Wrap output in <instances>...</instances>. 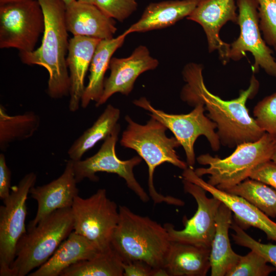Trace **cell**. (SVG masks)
Masks as SVG:
<instances>
[{"mask_svg": "<svg viewBox=\"0 0 276 276\" xmlns=\"http://www.w3.org/2000/svg\"><path fill=\"white\" fill-rule=\"evenodd\" d=\"M202 69V65L194 63L185 66L182 75L186 84L181 93L182 100L192 106L203 103L209 118L217 124V133L223 146L236 147L240 144L259 140L265 132L249 116L246 106L247 100L253 98L259 89V83L254 75L249 87L241 90L237 98L224 100L206 88Z\"/></svg>", "mask_w": 276, "mask_h": 276, "instance_id": "1", "label": "cell"}, {"mask_svg": "<svg viewBox=\"0 0 276 276\" xmlns=\"http://www.w3.org/2000/svg\"><path fill=\"white\" fill-rule=\"evenodd\" d=\"M44 17L41 45L30 52H19L22 62L37 65L48 72L47 93L53 99L70 94V79L66 55L69 40L65 22L66 6L62 0H37Z\"/></svg>", "mask_w": 276, "mask_h": 276, "instance_id": "2", "label": "cell"}, {"mask_svg": "<svg viewBox=\"0 0 276 276\" xmlns=\"http://www.w3.org/2000/svg\"><path fill=\"white\" fill-rule=\"evenodd\" d=\"M119 211L112 248L123 262L141 261L154 268L164 267L171 243L164 226L126 206L120 205Z\"/></svg>", "mask_w": 276, "mask_h": 276, "instance_id": "3", "label": "cell"}, {"mask_svg": "<svg viewBox=\"0 0 276 276\" xmlns=\"http://www.w3.org/2000/svg\"><path fill=\"white\" fill-rule=\"evenodd\" d=\"M128 123L120 141L121 145L135 150L144 159L148 167V190L149 196L154 204L165 202L168 204L182 206L184 202L171 196L158 193L154 186L153 175L155 168L168 163L183 170L187 164L181 160L175 149L180 146L175 137L166 135L167 128L162 123L151 117L145 125L139 124L126 116Z\"/></svg>", "mask_w": 276, "mask_h": 276, "instance_id": "4", "label": "cell"}, {"mask_svg": "<svg viewBox=\"0 0 276 276\" xmlns=\"http://www.w3.org/2000/svg\"><path fill=\"white\" fill-rule=\"evenodd\" d=\"M71 208L57 210L27 229L16 246L9 276H25L43 264L73 231Z\"/></svg>", "mask_w": 276, "mask_h": 276, "instance_id": "5", "label": "cell"}, {"mask_svg": "<svg viewBox=\"0 0 276 276\" xmlns=\"http://www.w3.org/2000/svg\"><path fill=\"white\" fill-rule=\"evenodd\" d=\"M275 145L276 142L265 132L256 142L239 144L224 158L209 153L200 155L197 158L198 163L209 167L197 168L194 172L199 177L209 175V183L225 190L249 178L258 165L271 160Z\"/></svg>", "mask_w": 276, "mask_h": 276, "instance_id": "6", "label": "cell"}, {"mask_svg": "<svg viewBox=\"0 0 276 276\" xmlns=\"http://www.w3.org/2000/svg\"><path fill=\"white\" fill-rule=\"evenodd\" d=\"M73 231L94 242L101 251L111 247L113 233L119 220L117 204L99 189L87 198L77 196L72 206Z\"/></svg>", "mask_w": 276, "mask_h": 276, "instance_id": "7", "label": "cell"}, {"mask_svg": "<svg viewBox=\"0 0 276 276\" xmlns=\"http://www.w3.org/2000/svg\"><path fill=\"white\" fill-rule=\"evenodd\" d=\"M44 29V14L37 0L0 5L1 49L32 52Z\"/></svg>", "mask_w": 276, "mask_h": 276, "instance_id": "8", "label": "cell"}, {"mask_svg": "<svg viewBox=\"0 0 276 276\" xmlns=\"http://www.w3.org/2000/svg\"><path fill=\"white\" fill-rule=\"evenodd\" d=\"M133 103L150 112V116L162 123L174 134L184 149L187 164L192 167L195 163L194 143L200 135H204L209 142L213 151H218L220 142L217 132V124L204 114L203 103L194 105V109L187 114H174L166 113L154 108L145 97L133 101Z\"/></svg>", "mask_w": 276, "mask_h": 276, "instance_id": "9", "label": "cell"}, {"mask_svg": "<svg viewBox=\"0 0 276 276\" xmlns=\"http://www.w3.org/2000/svg\"><path fill=\"white\" fill-rule=\"evenodd\" d=\"M37 176L34 172L26 174L0 206V275L9 276L10 267L15 257L17 244L27 229L26 201L30 190L35 186Z\"/></svg>", "mask_w": 276, "mask_h": 276, "instance_id": "10", "label": "cell"}, {"mask_svg": "<svg viewBox=\"0 0 276 276\" xmlns=\"http://www.w3.org/2000/svg\"><path fill=\"white\" fill-rule=\"evenodd\" d=\"M120 126L117 125L113 131L104 140L99 151L94 155L84 160L73 161L75 177L77 183L85 178L97 181L99 178L96 174L100 172L114 173L123 178L127 187L143 202L150 197L136 180L133 168L140 164L142 158L135 156L126 160L119 159L116 153L115 147L118 140Z\"/></svg>", "mask_w": 276, "mask_h": 276, "instance_id": "11", "label": "cell"}, {"mask_svg": "<svg viewBox=\"0 0 276 276\" xmlns=\"http://www.w3.org/2000/svg\"><path fill=\"white\" fill-rule=\"evenodd\" d=\"M239 13L237 24L240 27L238 38L230 44L229 60L238 61L249 52L254 56V72L259 67L268 75L276 77V61L272 51L262 39L259 27L258 4L256 0H237Z\"/></svg>", "mask_w": 276, "mask_h": 276, "instance_id": "12", "label": "cell"}, {"mask_svg": "<svg viewBox=\"0 0 276 276\" xmlns=\"http://www.w3.org/2000/svg\"><path fill=\"white\" fill-rule=\"evenodd\" d=\"M183 189L191 195L197 204L194 215L183 220L185 228L176 230L170 223L164 225L171 241L193 244L211 249L216 230L217 213L221 202L213 196L208 198L206 191L200 186L182 179Z\"/></svg>", "mask_w": 276, "mask_h": 276, "instance_id": "13", "label": "cell"}, {"mask_svg": "<svg viewBox=\"0 0 276 276\" xmlns=\"http://www.w3.org/2000/svg\"><path fill=\"white\" fill-rule=\"evenodd\" d=\"M158 64V61L150 55L148 49L144 45L136 47L127 57H112L109 66L110 75L104 80L103 93L96 106L105 103L116 93L128 95L137 77L147 71L156 68Z\"/></svg>", "mask_w": 276, "mask_h": 276, "instance_id": "14", "label": "cell"}, {"mask_svg": "<svg viewBox=\"0 0 276 276\" xmlns=\"http://www.w3.org/2000/svg\"><path fill=\"white\" fill-rule=\"evenodd\" d=\"M237 8L235 0H200L187 17L201 25L206 36L209 52L217 50L224 64L229 60L230 44L221 40L219 32L227 22L237 23Z\"/></svg>", "mask_w": 276, "mask_h": 276, "instance_id": "15", "label": "cell"}, {"mask_svg": "<svg viewBox=\"0 0 276 276\" xmlns=\"http://www.w3.org/2000/svg\"><path fill=\"white\" fill-rule=\"evenodd\" d=\"M182 177L220 200L234 213L235 221L242 229L250 226L258 228L265 233L268 239L276 241V223L245 199L210 185L197 176L192 167L183 170Z\"/></svg>", "mask_w": 276, "mask_h": 276, "instance_id": "16", "label": "cell"}, {"mask_svg": "<svg viewBox=\"0 0 276 276\" xmlns=\"http://www.w3.org/2000/svg\"><path fill=\"white\" fill-rule=\"evenodd\" d=\"M77 183L73 161L70 159L59 177L43 186L32 187L29 194L37 201V210L35 217L29 222L27 229L34 227L41 220L57 210L72 208L75 198L78 196Z\"/></svg>", "mask_w": 276, "mask_h": 276, "instance_id": "17", "label": "cell"}, {"mask_svg": "<svg viewBox=\"0 0 276 276\" xmlns=\"http://www.w3.org/2000/svg\"><path fill=\"white\" fill-rule=\"evenodd\" d=\"M65 22L68 32L100 40L113 38L117 28L114 19L96 5L75 0L66 6Z\"/></svg>", "mask_w": 276, "mask_h": 276, "instance_id": "18", "label": "cell"}, {"mask_svg": "<svg viewBox=\"0 0 276 276\" xmlns=\"http://www.w3.org/2000/svg\"><path fill=\"white\" fill-rule=\"evenodd\" d=\"M100 39L74 36L69 40L66 63L70 71L69 110L77 111L85 88V78Z\"/></svg>", "mask_w": 276, "mask_h": 276, "instance_id": "19", "label": "cell"}, {"mask_svg": "<svg viewBox=\"0 0 276 276\" xmlns=\"http://www.w3.org/2000/svg\"><path fill=\"white\" fill-rule=\"evenodd\" d=\"M101 251L93 242L74 231L51 257L29 276H59L66 268L95 257Z\"/></svg>", "mask_w": 276, "mask_h": 276, "instance_id": "20", "label": "cell"}, {"mask_svg": "<svg viewBox=\"0 0 276 276\" xmlns=\"http://www.w3.org/2000/svg\"><path fill=\"white\" fill-rule=\"evenodd\" d=\"M200 0H175L152 3L145 8L140 18L124 32H145L170 27L194 10Z\"/></svg>", "mask_w": 276, "mask_h": 276, "instance_id": "21", "label": "cell"}, {"mask_svg": "<svg viewBox=\"0 0 276 276\" xmlns=\"http://www.w3.org/2000/svg\"><path fill=\"white\" fill-rule=\"evenodd\" d=\"M211 248L171 241L164 268L169 276H205L211 269Z\"/></svg>", "mask_w": 276, "mask_h": 276, "instance_id": "22", "label": "cell"}, {"mask_svg": "<svg viewBox=\"0 0 276 276\" xmlns=\"http://www.w3.org/2000/svg\"><path fill=\"white\" fill-rule=\"evenodd\" d=\"M232 220V211L221 202L216 215V230L210 255L212 276H226L241 257L231 247L228 231Z\"/></svg>", "mask_w": 276, "mask_h": 276, "instance_id": "23", "label": "cell"}, {"mask_svg": "<svg viewBox=\"0 0 276 276\" xmlns=\"http://www.w3.org/2000/svg\"><path fill=\"white\" fill-rule=\"evenodd\" d=\"M127 35L124 32L116 38L99 41L90 64L89 80L81 101L82 108H86L90 101L97 102L100 98L104 89V76L112 56L122 46Z\"/></svg>", "mask_w": 276, "mask_h": 276, "instance_id": "24", "label": "cell"}, {"mask_svg": "<svg viewBox=\"0 0 276 276\" xmlns=\"http://www.w3.org/2000/svg\"><path fill=\"white\" fill-rule=\"evenodd\" d=\"M120 111L111 104L107 106L93 125L86 129L73 144L67 151L70 159H81L83 154L101 140H104L118 124Z\"/></svg>", "mask_w": 276, "mask_h": 276, "instance_id": "25", "label": "cell"}, {"mask_svg": "<svg viewBox=\"0 0 276 276\" xmlns=\"http://www.w3.org/2000/svg\"><path fill=\"white\" fill-rule=\"evenodd\" d=\"M39 116L33 111L11 116L0 106V148L4 150L11 143L31 137L40 125Z\"/></svg>", "mask_w": 276, "mask_h": 276, "instance_id": "26", "label": "cell"}, {"mask_svg": "<svg viewBox=\"0 0 276 276\" xmlns=\"http://www.w3.org/2000/svg\"><path fill=\"white\" fill-rule=\"evenodd\" d=\"M123 262L111 247L92 259L70 266L59 276H123Z\"/></svg>", "mask_w": 276, "mask_h": 276, "instance_id": "27", "label": "cell"}, {"mask_svg": "<svg viewBox=\"0 0 276 276\" xmlns=\"http://www.w3.org/2000/svg\"><path fill=\"white\" fill-rule=\"evenodd\" d=\"M240 196L268 217H276V190L252 179H246L225 190Z\"/></svg>", "mask_w": 276, "mask_h": 276, "instance_id": "28", "label": "cell"}, {"mask_svg": "<svg viewBox=\"0 0 276 276\" xmlns=\"http://www.w3.org/2000/svg\"><path fill=\"white\" fill-rule=\"evenodd\" d=\"M267 263L263 256L251 250L246 255L241 256L226 276H267L276 270Z\"/></svg>", "mask_w": 276, "mask_h": 276, "instance_id": "29", "label": "cell"}, {"mask_svg": "<svg viewBox=\"0 0 276 276\" xmlns=\"http://www.w3.org/2000/svg\"><path fill=\"white\" fill-rule=\"evenodd\" d=\"M253 113L257 125L276 142V93L259 102Z\"/></svg>", "mask_w": 276, "mask_h": 276, "instance_id": "30", "label": "cell"}, {"mask_svg": "<svg viewBox=\"0 0 276 276\" xmlns=\"http://www.w3.org/2000/svg\"><path fill=\"white\" fill-rule=\"evenodd\" d=\"M258 4L259 27L266 43L276 52V0H256Z\"/></svg>", "mask_w": 276, "mask_h": 276, "instance_id": "31", "label": "cell"}, {"mask_svg": "<svg viewBox=\"0 0 276 276\" xmlns=\"http://www.w3.org/2000/svg\"><path fill=\"white\" fill-rule=\"evenodd\" d=\"M231 228L235 232L232 236L237 244L256 251L276 269V245L263 244L256 241L246 234L235 220H232Z\"/></svg>", "mask_w": 276, "mask_h": 276, "instance_id": "32", "label": "cell"}, {"mask_svg": "<svg viewBox=\"0 0 276 276\" xmlns=\"http://www.w3.org/2000/svg\"><path fill=\"white\" fill-rule=\"evenodd\" d=\"M95 5L107 15L120 22L130 16L137 7L136 0H96Z\"/></svg>", "mask_w": 276, "mask_h": 276, "instance_id": "33", "label": "cell"}, {"mask_svg": "<svg viewBox=\"0 0 276 276\" xmlns=\"http://www.w3.org/2000/svg\"><path fill=\"white\" fill-rule=\"evenodd\" d=\"M249 178L269 185L276 190V163L270 160L258 165L252 170Z\"/></svg>", "mask_w": 276, "mask_h": 276, "instance_id": "34", "label": "cell"}, {"mask_svg": "<svg viewBox=\"0 0 276 276\" xmlns=\"http://www.w3.org/2000/svg\"><path fill=\"white\" fill-rule=\"evenodd\" d=\"M123 276H153L154 268L141 261L123 262Z\"/></svg>", "mask_w": 276, "mask_h": 276, "instance_id": "35", "label": "cell"}, {"mask_svg": "<svg viewBox=\"0 0 276 276\" xmlns=\"http://www.w3.org/2000/svg\"><path fill=\"white\" fill-rule=\"evenodd\" d=\"M11 172L8 168L5 155L0 154V198L3 200L10 194Z\"/></svg>", "mask_w": 276, "mask_h": 276, "instance_id": "36", "label": "cell"}, {"mask_svg": "<svg viewBox=\"0 0 276 276\" xmlns=\"http://www.w3.org/2000/svg\"><path fill=\"white\" fill-rule=\"evenodd\" d=\"M24 0H0V5H3L9 3L21 1Z\"/></svg>", "mask_w": 276, "mask_h": 276, "instance_id": "37", "label": "cell"}, {"mask_svg": "<svg viewBox=\"0 0 276 276\" xmlns=\"http://www.w3.org/2000/svg\"><path fill=\"white\" fill-rule=\"evenodd\" d=\"M80 2L95 5L96 0H77Z\"/></svg>", "mask_w": 276, "mask_h": 276, "instance_id": "38", "label": "cell"}, {"mask_svg": "<svg viewBox=\"0 0 276 276\" xmlns=\"http://www.w3.org/2000/svg\"><path fill=\"white\" fill-rule=\"evenodd\" d=\"M271 160L276 163V145Z\"/></svg>", "mask_w": 276, "mask_h": 276, "instance_id": "39", "label": "cell"}, {"mask_svg": "<svg viewBox=\"0 0 276 276\" xmlns=\"http://www.w3.org/2000/svg\"><path fill=\"white\" fill-rule=\"evenodd\" d=\"M62 1L64 2L66 6H67L75 0H62Z\"/></svg>", "mask_w": 276, "mask_h": 276, "instance_id": "40", "label": "cell"}]
</instances>
